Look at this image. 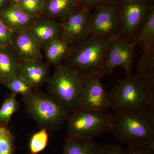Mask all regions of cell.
<instances>
[{
	"mask_svg": "<svg viewBox=\"0 0 154 154\" xmlns=\"http://www.w3.org/2000/svg\"><path fill=\"white\" fill-rule=\"evenodd\" d=\"M111 40L89 36L70 45L63 65L80 77L104 76V67Z\"/></svg>",
	"mask_w": 154,
	"mask_h": 154,
	"instance_id": "6da1fadb",
	"label": "cell"
},
{
	"mask_svg": "<svg viewBox=\"0 0 154 154\" xmlns=\"http://www.w3.org/2000/svg\"><path fill=\"white\" fill-rule=\"evenodd\" d=\"M110 132L121 143L145 144L154 149V113L115 111Z\"/></svg>",
	"mask_w": 154,
	"mask_h": 154,
	"instance_id": "7a4b0ae2",
	"label": "cell"
},
{
	"mask_svg": "<svg viewBox=\"0 0 154 154\" xmlns=\"http://www.w3.org/2000/svg\"><path fill=\"white\" fill-rule=\"evenodd\" d=\"M108 94L110 108L115 111L154 113V105L137 74L118 79Z\"/></svg>",
	"mask_w": 154,
	"mask_h": 154,
	"instance_id": "3957f363",
	"label": "cell"
},
{
	"mask_svg": "<svg viewBox=\"0 0 154 154\" xmlns=\"http://www.w3.org/2000/svg\"><path fill=\"white\" fill-rule=\"evenodd\" d=\"M25 111L40 128L54 132L61 128L71 112L49 93L34 88L32 93L22 97Z\"/></svg>",
	"mask_w": 154,
	"mask_h": 154,
	"instance_id": "277c9868",
	"label": "cell"
},
{
	"mask_svg": "<svg viewBox=\"0 0 154 154\" xmlns=\"http://www.w3.org/2000/svg\"><path fill=\"white\" fill-rule=\"evenodd\" d=\"M47 83L48 93L71 113L80 110L82 82L75 72L62 64L56 68Z\"/></svg>",
	"mask_w": 154,
	"mask_h": 154,
	"instance_id": "5b68a950",
	"label": "cell"
},
{
	"mask_svg": "<svg viewBox=\"0 0 154 154\" xmlns=\"http://www.w3.org/2000/svg\"><path fill=\"white\" fill-rule=\"evenodd\" d=\"M111 119L112 115L106 112L77 110L66 122L69 136L94 138L110 132Z\"/></svg>",
	"mask_w": 154,
	"mask_h": 154,
	"instance_id": "8992f818",
	"label": "cell"
},
{
	"mask_svg": "<svg viewBox=\"0 0 154 154\" xmlns=\"http://www.w3.org/2000/svg\"><path fill=\"white\" fill-rule=\"evenodd\" d=\"M119 4H105L95 8L90 20V36L112 40L120 35L122 21Z\"/></svg>",
	"mask_w": 154,
	"mask_h": 154,
	"instance_id": "52a82bcc",
	"label": "cell"
},
{
	"mask_svg": "<svg viewBox=\"0 0 154 154\" xmlns=\"http://www.w3.org/2000/svg\"><path fill=\"white\" fill-rule=\"evenodd\" d=\"M154 0H122L119 3L122 21L120 36L129 41H135Z\"/></svg>",
	"mask_w": 154,
	"mask_h": 154,
	"instance_id": "ba28073f",
	"label": "cell"
},
{
	"mask_svg": "<svg viewBox=\"0 0 154 154\" xmlns=\"http://www.w3.org/2000/svg\"><path fill=\"white\" fill-rule=\"evenodd\" d=\"M102 77L93 75L81 77L82 90L80 110L106 112L110 108L108 94L101 81Z\"/></svg>",
	"mask_w": 154,
	"mask_h": 154,
	"instance_id": "9c48e42d",
	"label": "cell"
},
{
	"mask_svg": "<svg viewBox=\"0 0 154 154\" xmlns=\"http://www.w3.org/2000/svg\"><path fill=\"white\" fill-rule=\"evenodd\" d=\"M135 41H129L120 35L111 40L104 67V76H109L116 67L124 68L127 75H131L136 54Z\"/></svg>",
	"mask_w": 154,
	"mask_h": 154,
	"instance_id": "30bf717a",
	"label": "cell"
},
{
	"mask_svg": "<svg viewBox=\"0 0 154 154\" xmlns=\"http://www.w3.org/2000/svg\"><path fill=\"white\" fill-rule=\"evenodd\" d=\"M91 10L80 6L61 22V38L70 44L82 40L89 35Z\"/></svg>",
	"mask_w": 154,
	"mask_h": 154,
	"instance_id": "8fae6325",
	"label": "cell"
},
{
	"mask_svg": "<svg viewBox=\"0 0 154 154\" xmlns=\"http://www.w3.org/2000/svg\"><path fill=\"white\" fill-rule=\"evenodd\" d=\"M11 48L19 60H42V48L29 31L14 34Z\"/></svg>",
	"mask_w": 154,
	"mask_h": 154,
	"instance_id": "7c38bea8",
	"label": "cell"
},
{
	"mask_svg": "<svg viewBox=\"0 0 154 154\" xmlns=\"http://www.w3.org/2000/svg\"><path fill=\"white\" fill-rule=\"evenodd\" d=\"M18 76L33 88H38L49 79V66L42 60H19Z\"/></svg>",
	"mask_w": 154,
	"mask_h": 154,
	"instance_id": "4fadbf2b",
	"label": "cell"
},
{
	"mask_svg": "<svg viewBox=\"0 0 154 154\" xmlns=\"http://www.w3.org/2000/svg\"><path fill=\"white\" fill-rule=\"evenodd\" d=\"M61 22L44 17L33 19L29 31L42 48L61 36Z\"/></svg>",
	"mask_w": 154,
	"mask_h": 154,
	"instance_id": "5bb4252c",
	"label": "cell"
},
{
	"mask_svg": "<svg viewBox=\"0 0 154 154\" xmlns=\"http://www.w3.org/2000/svg\"><path fill=\"white\" fill-rule=\"evenodd\" d=\"M142 49L137 61V75L144 84L154 105V44Z\"/></svg>",
	"mask_w": 154,
	"mask_h": 154,
	"instance_id": "9a60e30c",
	"label": "cell"
},
{
	"mask_svg": "<svg viewBox=\"0 0 154 154\" xmlns=\"http://www.w3.org/2000/svg\"><path fill=\"white\" fill-rule=\"evenodd\" d=\"M0 19L14 34L29 31L33 20L18 6L13 5L0 12Z\"/></svg>",
	"mask_w": 154,
	"mask_h": 154,
	"instance_id": "2e32d148",
	"label": "cell"
},
{
	"mask_svg": "<svg viewBox=\"0 0 154 154\" xmlns=\"http://www.w3.org/2000/svg\"><path fill=\"white\" fill-rule=\"evenodd\" d=\"M80 0H45L44 17L62 22L80 7Z\"/></svg>",
	"mask_w": 154,
	"mask_h": 154,
	"instance_id": "e0dca14e",
	"label": "cell"
},
{
	"mask_svg": "<svg viewBox=\"0 0 154 154\" xmlns=\"http://www.w3.org/2000/svg\"><path fill=\"white\" fill-rule=\"evenodd\" d=\"M102 146L94 138L69 136L63 149L64 154H102Z\"/></svg>",
	"mask_w": 154,
	"mask_h": 154,
	"instance_id": "ac0fdd59",
	"label": "cell"
},
{
	"mask_svg": "<svg viewBox=\"0 0 154 154\" xmlns=\"http://www.w3.org/2000/svg\"><path fill=\"white\" fill-rule=\"evenodd\" d=\"M19 63L11 47L0 48V84L4 85L18 76Z\"/></svg>",
	"mask_w": 154,
	"mask_h": 154,
	"instance_id": "d6986e66",
	"label": "cell"
},
{
	"mask_svg": "<svg viewBox=\"0 0 154 154\" xmlns=\"http://www.w3.org/2000/svg\"><path fill=\"white\" fill-rule=\"evenodd\" d=\"M70 45L62 38L51 42L47 45L44 48L50 64L55 68L61 65Z\"/></svg>",
	"mask_w": 154,
	"mask_h": 154,
	"instance_id": "ffe728a7",
	"label": "cell"
},
{
	"mask_svg": "<svg viewBox=\"0 0 154 154\" xmlns=\"http://www.w3.org/2000/svg\"><path fill=\"white\" fill-rule=\"evenodd\" d=\"M135 41L142 48L154 44V5L150 9L138 33Z\"/></svg>",
	"mask_w": 154,
	"mask_h": 154,
	"instance_id": "44dd1931",
	"label": "cell"
},
{
	"mask_svg": "<svg viewBox=\"0 0 154 154\" xmlns=\"http://www.w3.org/2000/svg\"><path fill=\"white\" fill-rule=\"evenodd\" d=\"M17 95L11 93L3 102L0 108V128H8L12 116L19 110L20 105Z\"/></svg>",
	"mask_w": 154,
	"mask_h": 154,
	"instance_id": "7402d4cb",
	"label": "cell"
},
{
	"mask_svg": "<svg viewBox=\"0 0 154 154\" xmlns=\"http://www.w3.org/2000/svg\"><path fill=\"white\" fill-rule=\"evenodd\" d=\"M48 131L42 128L30 137L29 142V154H38L46 148L48 143Z\"/></svg>",
	"mask_w": 154,
	"mask_h": 154,
	"instance_id": "603a6c76",
	"label": "cell"
},
{
	"mask_svg": "<svg viewBox=\"0 0 154 154\" xmlns=\"http://www.w3.org/2000/svg\"><path fill=\"white\" fill-rule=\"evenodd\" d=\"M45 0H22L18 7L33 19L41 17L44 11Z\"/></svg>",
	"mask_w": 154,
	"mask_h": 154,
	"instance_id": "cb8c5ba5",
	"label": "cell"
},
{
	"mask_svg": "<svg viewBox=\"0 0 154 154\" xmlns=\"http://www.w3.org/2000/svg\"><path fill=\"white\" fill-rule=\"evenodd\" d=\"M15 137L8 128H0V154H14Z\"/></svg>",
	"mask_w": 154,
	"mask_h": 154,
	"instance_id": "d4e9b609",
	"label": "cell"
},
{
	"mask_svg": "<svg viewBox=\"0 0 154 154\" xmlns=\"http://www.w3.org/2000/svg\"><path fill=\"white\" fill-rule=\"evenodd\" d=\"M4 86L10 90L12 92L11 93L16 95L20 94L22 97L30 95L34 89V88L19 76L6 83Z\"/></svg>",
	"mask_w": 154,
	"mask_h": 154,
	"instance_id": "484cf974",
	"label": "cell"
},
{
	"mask_svg": "<svg viewBox=\"0 0 154 154\" xmlns=\"http://www.w3.org/2000/svg\"><path fill=\"white\" fill-rule=\"evenodd\" d=\"M14 35L0 19V48L11 47Z\"/></svg>",
	"mask_w": 154,
	"mask_h": 154,
	"instance_id": "4316f807",
	"label": "cell"
},
{
	"mask_svg": "<svg viewBox=\"0 0 154 154\" xmlns=\"http://www.w3.org/2000/svg\"><path fill=\"white\" fill-rule=\"evenodd\" d=\"M126 154H154V149L145 144H130L128 145Z\"/></svg>",
	"mask_w": 154,
	"mask_h": 154,
	"instance_id": "83f0119b",
	"label": "cell"
},
{
	"mask_svg": "<svg viewBox=\"0 0 154 154\" xmlns=\"http://www.w3.org/2000/svg\"><path fill=\"white\" fill-rule=\"evenodd\" d=\"M122 0H80V6L92 9L98 6L109 4H119Z\"/></svg>",
	"mask_w": 154,
	"mask_h": 154,
	"instance_id": "f1b7e54d",
	"label": "cell"
},
{
	"mask_svg": "<svg viewBox=\"0 0 154 154\" xmlns=\"http://www.w3.org/2000/svg\"><path fill=\"white\" fill-rule=\"evenodd\" d=\"M102 154H126V151L119 145L107 144L102 146Z\"/></svg>",
	"mask_w": 154,
	"mask_h": 154,
	"instance_id": "f546056e",
	"label": "cell"
},
{
	"mask_svg": "<svg viewBox=\"0 0 154 154\" xmlns=\"http://www.w3.org/2000/svg\"><path fill=\"white\" fill-rule=\"evenodd\" d=\"M11 1L13 3V5L17 6L22 2V0H11Z\"/></svg>",
	"mask_w": 154,
	"mask_h": 154,
	"instance_id": "4dcf8cb0",
	"label": "cell"
},
{
	"mask_svg": "<svg viewBox=\"0 0 154 154\" xmlns=\"http://www.w3.org/2000/svg\"><path fill=\"white\" fill-rule=\"evenodd\" d=\"M5 2L6 0H0V8H2L3 5H5Z\"/></svg>",
	"mask_w": 154,
	"mask_h": 154,
	"instance_id": "1f68e13d",
	"label": "cell"
},
{
	"mask_svg": "<svg viewBox=\"0 0 154 154\" xmlns=\"http://www.w3.org/2000/svg\"><path fill=\"white\" fill-rule=\"evenodd\" d=\"M64 154L63 153V154Z\"/></svg>",
	"mask_w": 154,
	"mask_h": 154,
	"instance_id": "d6a6232c",
	"label": "cell"
}]
</instances>
